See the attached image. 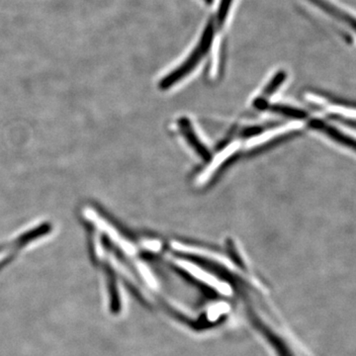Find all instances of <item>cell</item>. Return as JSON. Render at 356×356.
<instances>
[{"instance_id":"cell-1","label":"cell","mask_w":356,"mask_h":356,"mask_svg":"<svg viewBox=\"0 0 356 356\" xmlns=\"http://www.w3.org/2000/svg\"><path fill=\"white\" fill-rule=\"evenodd\" d=\"M215 27H216V24H215L214 20H211L208 23L207 27L204 30L202 37H201L197 46L192 51L189 57L184 60V64L180 65L177 69L172 70V72L163 77L161 83V88L168 89L179 83L184 77L191 74L196 69V67L202 62L203 58H205L210 50L211 44L213 43Z\"/></svg>"},{"instance_id":"cell-2","label":"cell","mask_w":356,"mask_h":356,"mask_svg":"<svg viewBox=\"0 0 356 356\" xmlns=\"http://www.w3.org/2000/svg\"><path fill=\"white\" fill-rule=\"evenodd\" d=\"M304 123L302 121H292L286 124V125L280 126L273 130L267 131V132L261 134V136H257V137L252 138V140H248V147H254L259 146V145L264 144V143L268 142V140L274 139V138L278 137V136L283 135L292 132V131L298 130V129L303 127Z\"/></svg>"},{"instance_id":"cell-3","label":"cell","mask_w":356,"mask_h":356,"mask_svg":"<svg viewBox=\"0 0 356 356\" xmlns=\"http://www.w3.org/2000/svg\"><path fill=\"white\" fill-rule=\"evenodd\" d=\"M238 147H240V144H238V143H234L231 146L226 147L224 151L218 154L216 158L211 161L207 170H205V172H204L202 175H201L200 181L204 182L206 181V180L209 179L212 173L214 172L215 170H217V168H219V166L221 165L222 163L229 158V156H231L232 154L235 153L236 149H238Z\"/></svg>"},{"instance_id":"cell-4","label":"cell","mask_w":356,"mask_h":356,"mask_svg":"<svg viewBox=\"0 0 356 356\" xmlns=\"http://www.w3.org/2000/svg\"><path fill=\"white\" fill-rule=\"evenodd\" d=\"M180 127H184V133L189 144L192 145V147L196 149V152L200 154L202 158H207L209 156V152H208L207 147L204 146L202 140H200L195 130L193 129V126L189 122L182 121L180 124Z\"/></svg>"},{"instance_id":"cell-5","label":"cell","mask_w":356,"mask_h":356,"mask_svg":"<svg viewBox=\"0 0 356 356\" xmlns=\"http://www.w3.org/2000/svg\"><path fill=\"white\" fill-rule=\"evenodd\" d=\"M310 1L320 7L323 10H325V13L331 14V15L339 18V19H343L348 22V17H346V15H343L341 11L337 9L336 7L332 6L330 3H325V0H310Z\"/></svg>"},{"instance_id":"cell-6","label":"cell","mask_w":356,"mask_h":356,"mask_svg":"<svg viewBox=\"0 0 356 356\" xmlns=\"http://www.w3.org/2000/svg\"><path fill=\"white\" fill-rule=\"evenodd\" d=\"M232 2H233V0H222L217 16L219 24H221V23L224 22L225 19H226Z\"/></svg>"}]
</instances>
